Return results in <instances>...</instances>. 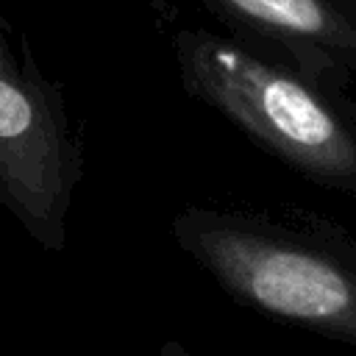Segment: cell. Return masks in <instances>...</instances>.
<instances>
[{"instance_id": "cell-1", "label": "cell", "mask_w": 356, "mask_h": 356, "mask_svg": "<svg viewBox=\"0 0 356 356\" xmlns=\"http://www.w3.org/2000/svg\"><path fill=\"white\" fill-rule=\"evenodd\" d=\"M170 231L234 300L356 348V239L345 231L214 206H184Z\"/></svg>"}, {"instance_id": "cell-2", "label": "cell", "mask_w": 356, "mask_h": 356, "mask_svg": "<svg viewBox=\"0 0 356 356\" xmlns=\"http://www.w3.org/2000/svg\"><path fill=\"white\" fill-rule=\"evenodd\" d=\"M172 56L186 95L312 184L356 195L353 103L239 36L181 28Z\"/></svg>"}, {"instance_id": "cell-3", "label": "cell", "mask_w": 356, "mask_h": 356, "mask_svg": "<svg viewBox=\"0 0 356 356\" xmlns=\"http://www.w3.org/2000/svg\"><path fill=\"white\" fill-rule=\"evenodd\" d=\"M83 150L61 89L0 19V206L44 250H64Z\"/></svg>"}, {"instance_id": "cell-4", "label": "cell", "mask_w": 356, "mask_h": 356, "mask_svg": "<svg viewBox=\"0 0 356 356\" xmlns=\"http://www.w3.org/2000/svg\"><path fill=\"white\" fill-rule=\"evenodd\" d=\"M239 39L342 95L356 81V0H195Z\"/></svg>"}]
</instances>
